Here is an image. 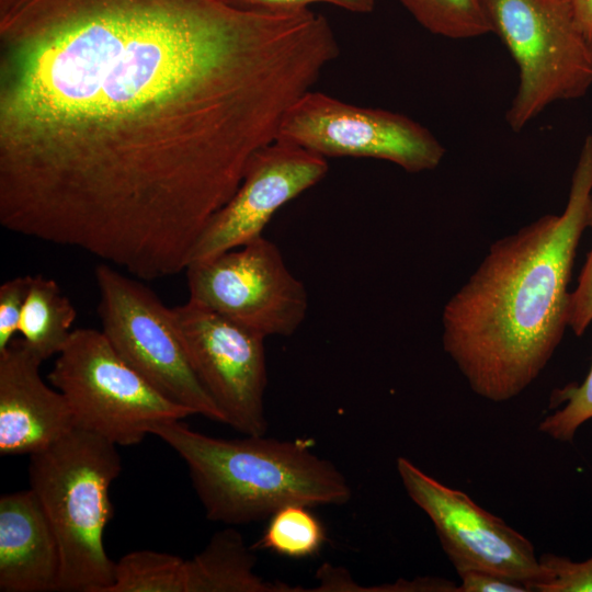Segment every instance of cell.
<instances>
[{
  "mask_svg": "<svg viewBox=\"0 0 592 592\" xmlns=\"http://www.w3.org/2000/svg\"><path fill=\"white\" fill-rule=\"evenodd\" d=\"M310 9L0 0V223L152 281L184 271L339 56Z\"/></svg>",
  "mask_w": 592,
  "mask_h": 592,
  "instance_id": "obj_1",
  "label": "cell"
},
{
  "mask_svg": "<svg viewBox=\"0 0 592 592\" xmlns=\"http://www.w3.org/2000/svg\"><path fill=\"white\" fill-rule=\"evenodd\" d=\"M592 192V135L572 173L566 207L493 242L447 300L442 343L469 388L504 402L544 371L568 328L569 283Z\"/></svg>",
  "mask_w": 592,
  "mask_h": 592,
  "instance_id": "obj_2",
  "label": "cell"
},
{
  "mask_svg": "<svg viewBox=\"0 0 592 592\" xmlns=\"http://www.w3.org/2000/svg\"><path fill=\"white\" fill-rule=\"evenodd\" d=\"M150 434L185 462L206 517L227 526L265 520L289 504L341 505L352 496L344 475L305 441L214 437L181 420L157 423Z\"/></svg>",
  "mask_w": 592,
  "mask_h": 592,
  "instance_id": "obj_3",
  "label": "cell"
},
{
  "mask_svg": "<svg viewBox=\"0 0 592 592\" xmlns=\"http://www.w3.org/2000/svg\"><path fill=\"white\" fill-rule=\"evenodd\" d=\"M122 470L117 445L73 428L30 455V489L42 503L61 553L60 592H109L115 561L104 528L112 517L110 487Z\"/></svg>",
  "mask_w": 592,
  "mask_h": 592,
  "instance_id": "obj_4",
  "label": "cell"
},
{
  "mask_svg": "<svg viewBox=\"0 0 592 592\" xmlns=\"http://www.w3.org/2000/svg\"><path fill=\"white\" fill-rule=\"evenodd\" d=\"M491 33L519 68V86L506 111L517 133L546 107L577 100L592 87V50L569 0H480Z\"/></svg>",
  "mask_w": 592,
  "mask_h": 592,
  "instance_id": "obj_5",
  "label": "cell"
},
{
  "mask_svg": "<svg viewBox=\"0 0 592 592\" xmlns=\"http://www.w3.org/2000/svg\"><path fill=\"white\" fill-rule=\"evenodd\" d=\"M48 379L66 398L76 428L117 446L138 444L155 424L192 414L156 390L96 329L72 331Z\"/></svg>",
  "mask_w": 592,
  "mask_h": 592,
  "instance_id": "obj_6",
  "label": "cell"
},
{
  "mask_svg": "<svg viewBox=\"0 0 592 592\" xmlns=\"http://www.w3.org/2000/svg\"><path fill=\"white\" fill-rule=\"evenodd\" d=\"M102 332L117 354L169 400L225 423L196 376L180 339L172 308L141 282L100 263L94 270Z\"/></svg>",
  "mask_w": 592,
  "mask_h": 592,
  "instance_id": "obj_7",
  "label": "cell"
},
{
  "mask_svg": "<svg viewBox=\"0 0 592 592\" xmlns=\"http://www.w3.org/2000/svg\"><path fill=\"white\" fill-rule=\"evenodd\" d=\"M275 139L325 158L385 160L410 173L434 170L445 156L426 127L401 113L353 105L312 90L288 107Z\"/></svg>",
  "mask_w": 592,
  "mask_h": 592,
  "instance_id": "obj_8",
  "label": "cell"
},
{
  "mask_svg": "<svg viewBox=\"0 0 592 592\" xmlns=\"http://www.w3.org/2000/svg\"><path fill=\"white\" fill-rule=\"evenodd\" d=\"M189 300L266 338L296 332L308 310L305 285L278 247L260 236L246 244L190 263Z\"/></svg>",
  "mask_w": 592,
  "mask_h": 592,
  "instance_id": "obj_9",
  "label": "cell"
},
{
  "mask_svg": "<svg viewBox=\"0 0 592 592\" xmlns=\"http://www.w3.org/2000/svg\"><path fill=\"white\" fill-rule=\"evenodd\" d=\"M396 467L407 494L431 520L457 574L468 570L493 572L521 581L535 592L546 582L548 573L523 534L408 458L398 457Z\"/></svg>",
  "mask_w": 592,
  "mask_h": 592,
  "instance_id": "obj_10",
  "label": "cell"
},
{
  "mask_svg": "<svg viewBox=\"0 0 592 592\" xmlns=\"http://www.w3.org/2000/svg\"><path fill=\"white\" fill-rule=\"evenodd\" d=\"M172 314L190 363L225 423L244 435H265V338L190 300Z\"/></svg>",
  "mask_w": 592,
  "mask_h": 592,
  "instance_id": "obj_11",
  "label": "cell"
},
{
  "mask_svg": "<svg viewBox=\"0 0 592 592\" xmlns=\"http://www.w3.org/2000/svg\"><path fill=\"white\" fill-rule=\"evenodd\" d=\"M328 170L327 158L287 141L275 139L258 150L237 191L207 223L189 264L263 236L275 213L320 182Z\"/></svg>",
  "mask_w": 592,
  "mask_h": 592,
  "instance_id": "obj_12",
  "label": "cell"
},
{
  "mask_svg": "<svg viewBox=\"0 0 592 592\" xmlns=\"http://www.w3.org/2000/svg\"><path fill=\"white\" fill-rule=\"evenodd\" d=\"M44 361L22 338L0 352V454L31 455L75 428L64 395L42 378Z\"/></svg>",
  "mask_w": 592,
  "mask_h": 592,
  "instance_id": "obj_13",
  "label": "cell"
},
{
  "mask_svg": "<svg viewBox=\"0 0 592 592\" xmlns=\"http://www.w3.org/2000/svg\"><path fill=\"white\" fill-rule=\"evenodd\" d=\"M61 553L52 523L32 489L0 498V591H58Z\"/></svg>",
  "mask_w": 592,
  "mask_h": 592,
  "instance_id": "obj_14",
  "label": "cell"
},
{
  "mask_svg": "<svg viewBox=\"0 0 592 592\" xmlns=\"http://www.w3.org/2000/svg\"><path fill=\"white\" fill-rule=\"evenodd\" d=\"M257 558L232 526L216 532L205 548L185 560V592L300 591L271 582L254 572Z\"/></svg>",
  "mask_w": 592,
  "mask_h": 592,
  "instance_id": "obj_15",
  "label": "cell"
},
{
  "mask_svg": "<svg viewBox=\"0 0 592 592\" xmlns=\"http://www.w3.org/2000/svg\"><path fill=\"white\" fill-rule=\"evenodd\" d=\"M77 310L56 281L43 275L32 278L19 332L43 360L57 355L72 333Z\"/></svg>",
  "mask_w": 592,
  "mask_h": 592,
  "instance_id": "obj_16",
  "label": "cell"
},
{
  "mask_svg": "<svg viewBox=\"0 0 592 592\" xmlns=\"http://www.w3.org/2000/svg\"><path fill=\"white\" fill-rule=\"evenodd\" d=\"M109 592H185V560L148 549L128 553L115 561Z\"/></svg>",
  "mask_w": 592,
  "mask_h": 592,
  "instance_id": "obj_17",
  "label": "cell"
},
{
  "mask_svg": "<svg viewBox=\"0 0 592 592\" xmlns=\"http://www.w3.org/2000/svg\"><path fill=\"white\" fill-rule=\"evenodd\" d=\"M310 509L289 504L277 510L255 547L291 558L317 554L326 540V530Z\"/></svg>",
  "mask_w": 592,
  "mask_h": 592,
  "instance_id": "obj_18",
  "label": "cell"
},
{
  "mask_svg": "<svg viewBox=\"0 0 592 592\" xmlns=\"http://www.w3.org/2000/svg\"><path fill=\"white\" fill-rule=\"evenodd\" d=\"M432 34L469 39L491 33L480 0H399Z\"/></svg>",
  "mask_w": 592,
  "mask_h": 592,
  "instance_id": "obj_19",
  "label": "cell"
},
{
  "mask_svg": "<svg viewBox=\"0 0 592 592\" xmlns=\"http://www.w3.org/2000/svg\"><path fill=\"white\" fill-rule=\"evenodd\" d=\"M548 408L554 411L542 419L538 431L557 442H572L580 428L592 419V362L581 383L551 391Z\"/></svg>",
  "mask_w": 592,
  "mask_h": 592,
  "instance_id": "obj_20",
  "label": "cell"
},
{
  "mask_svg": "<svg viewBox=\"0 0 592 592\" xmlns=\"http://www.w3.org/2000/svg\"><path fill=\"white\" fill-rule=\"evenodd\" d=\"M548 573L536 592H592V556L576 561L568 557L545 553L539 556Z\"/></svg>",
  "mask_w": 592,
  "mask_h": 592,
  "instance_id": "obj_21",
  "label": "cell"
},
{
  "mask_svg": "<svg viewBox=\"0 0 592 592\" xmlns=\"http://www.w3.org/2000/svg\"><path fill=\"white\" fill-rule=\"evenodd\" d=\"M32 275L18 276L0 286V352L19 332L23 308L30 292Z\"/></svg>",
  "mask_w": 592,
  "mask_h": 592,
  "instance_id": "obj_22",
  "label": "cell"
},
{
  "mask_svg": "<svg viewBox=\"0 0 592 592\" xmlns=\"http://www.w3.org/2000/svg\"><path fill=\"white\" fill-rule=\"evenodd\" d=\"M588 228L592 229V192L588 210ZM592 322V247L581 269L578 283L570 292L568 328L582 335Z\"/></svg>",
  "mask_w": 592,
  "mask_h": 592,
  "instance_id": "obj_23",
  "label": "cell"
},
{
  "mask_svg": "<svg viewBox=\"0 0 592 592\" xmlns=\"http://www.w3.org/2000/svg\"><path fill=\"white\" fill-rule=\"evenodd\" d=\"M244 11L262 13H283L309 9L310 4L327 3L353 13H371L375 0H224Z\"/></svg>",
  "mask_w": 592,
  "mask_h": 592,
  "instance_id": "obj_24",
  "label": "cell"
},
{
  "mask_svg": "<svg viewBox=\"0 0 592 592\" xmlns=\"http://www.w3.org/2000/svg\"><path fill=\"white\" fill-rule=\"evenodd\" d=\"M458 577L457 592H532L525 583L493 572L468 570Z\"/></svg>",
  "mask_w": 592,
  "mask_h": 592,
  "instance_id": "obj_25",
  "label": "cell"
},
{
  "mask_svg": "<svg viewBox=\"0 0 592 592\" xmlns=\"http://www.w3.org/2000/svg\"><path fill=\"white\" fill-rule=\"evenodd\" d=\"M371 591H426V592H457V583L444 579L423 577L413 580H398L392 584H384Z\"/></svg>",
  "mask_w": 592,
  "mask_h": 592,
  "instance_id": "obj_26",
  "label": "cell"
},
{
  "mask_svg": "<svg viewBox=\"0 0 592 592\" xmlns=\"http://www.w3.org/2000/svg\"><path fill=\"white\" fill-rule=\"evenodd\" d=\"M576 23L592 50V0H569Z\"/></svg>",
  "mask_w": 592,
  "mask_h": 592,
  "instance_id": "obj_27",
  "label": "cell"
}]
</instances>
